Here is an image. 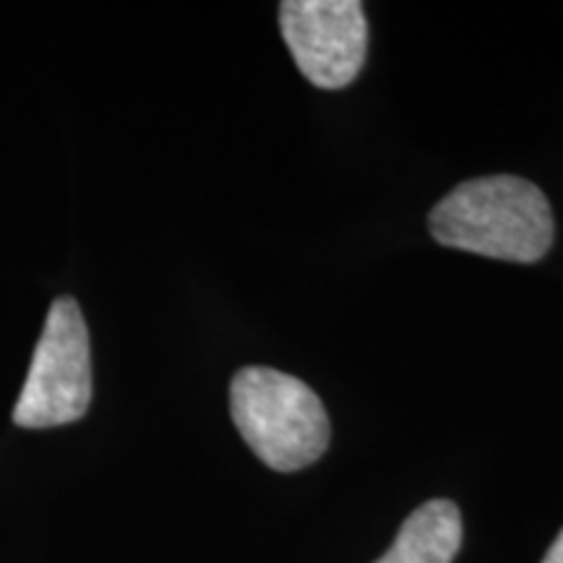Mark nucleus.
<instances>
[{
	"label": "nucleus",
	"mask_w": 563,
	"mask_h": 563,
	"mask_svg": "<svg viewBox=\"0 0 563 563\" xmlns=\"http://www.w3.org/2000/svg\"><path fill=\"white\" fill-rule=\"evenodd\" d=\"M543 563H563V530L559 538H555V543L548 548Z\"/></svg>",
	"instance_id": "6"
},
{
	"label": "nucleus",
	"mask_w": 563,
	"mask_h": 563,
	"mask_svg": "<svg viewBox=\"0 0 563 563\" xmlns=\"http://www.w3.org/2000/svg\"><path fill=\"white\" fill-rule=\"evenodd\" d=\"M91 402V352L81 308L58 298L47 313L13 422L21 428H55L81 420Z\"/></svg>",
	"instance_id": "3"
},
{
	"label": "nucleus",
	"mask_w": 563,
	"mask_h": 563,
	"mask_svg": "<svg viewBox=\"0 0 563 563\" xmlns=\"http://www.w3.org/2000/svg\"><path fill=\"white\" fill-rule=\"evenodd\" d=\"M428 228L446 249L514 264L540 262L555 235L545 194L517 175L460 183L431 209Z\"/></svg>",
	"instance_id": "1"
},
{
	"label": "nucleus",
	"mask_w": 563,
	"mask_h": 563,
	"mask_svg": "<svg viewBox=\"0 0 563 563\" xmlns=\"http://www.w3.org/2000/svg\"><path fill=\"white\" fill-rule=\"evenodd\" d=\"M282 37L295 66L319 89H344L361 74L368 53V21L357 0H285Z\"/></svg>",
	"instance_id": "4"
},
{
	"label": "nucleus",
	"mask_w": 563,
	"mask_h": 563,
	"mask_svg": "<svg viewBox=\"0 0 563 563\" xmlns=\"http://www.w3.org/2000/svg\"><path fill=\"white\" fill-rule=\"evenodd\" d=\"M462 548V514L446 498L415 509L376 563H452Z\"/></svg>",
	"instance_id": "5"
},
{
	"label": "nucleus",
	"mask_w": 563,
	"mask_h": 563,
	"mask_svg": "<svg viewBox=\"0 0 563 563\" xmlns=\"http://www.w3.org/2000/svg\"><path fill=\"white\" fill-rule=\"evenodd\" d=\"M230 415L251 452L277 473H295L321 460L332 439L319 394L290 373L264 365L235 373Z\"/></svg>",
	"instance_id": "2"
}]
</instances>
